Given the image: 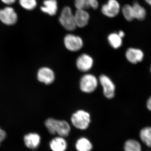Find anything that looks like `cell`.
<instances>
[{"mask_svg":"<svg viewBox=\"0 0 151 151\" xmlns=\"http://www.w3.org/2000/svg\"><path fill=\"white\" fill-rule=\"evenodd\" d=\"M45 126L50 134H58L59 137H66L70 134L71 128L68 122L65 120H60L49 118L45 120Z\"/></svg>","mask_w":151,"mask_h":151,"instance_id":"obj_1","label":"cell"},{"mask_svg":"<svg viewBox=\"0 0 151 151\" xmlns=\"http://www.w3.org/2000/svg\"><path fill=\"white\" fill-rule=\"evenodd\" d=\"M70 120L73 127L81 130H86L91 122V116L88 112L84 110L76 111L72 114Z\"/></svg>","mask_w":151,"mask_h":151,"instance_id":"obj_2","label":"cell"},{"mask_svg":"<svg viewBox=\"0 0 151 151\" xmlns=\"http://www.w3.org/2000/svg\"><path fill=\"white\" fill-rule=\"evenodd\" d=\"M59 21L65 29L69 31L74 30L77 27L74 14L71 8L67 6L63 8L61 11Z\"/></svg>","mask_w":151,"mask_h":151,"instance_id":"obj_3","label":"cell"},{"mask_svg":"<svg viewBox=\"0 0 151 151\" xmlns=\"http://www.w3.org/2000/svg\"><path fill=\"white\" fill-rule=\"evenodd\" d=\"M79 85L80 89L82 92L86 93H92L97 89L98 81L94 75L87 73L81 77Z\"/></svg>","mask_w":151,"mask_h":151,"instance_id":"obj_4","label":"cell"},{"mask_svg":"<svg viewBox=\"0 0 151 151\" xmlns=\"http://www.w3.org/2000/svg\"><path fill=\"white\" fill-rule=\"evenodd\" d=\"M99 82L103 87V94L108 99H112L115 96L116 86L110 77L102 74L99 77Z\"/></svg>","mask_w":151,"mask_h":151,"instance_id":"obj_5","label":"cell"},{"mask_svg":"<svg viewBox=\"0 0 151 151\" xmlns=\"http://www.w3.org/2000/svg\"><path fill=\"white\" fill-rule=\"evenodd\" d=\"M64 43L66 49L72 52L78 51L83 46V41L81 37L70 34L65 36Z\"/></svg>","mask_w":151,"mask_h":151,"instance_id":"obj_6","label":"cell"},{"mask_svg":"<svg viewBox=\"0 0 151 151\" xmlns=\"http://www.w3.org/2000/svg\"><path fill=\"white\" fill-rule=\"evenodd\" d=\"M17 15L14 9L11 7H6L0 10V20L7 25H13L17 21Z\"/></svg>","mask_w":151,"mask_h":151,"instance_id":"obj_7","label":"cell"},{"mask_svg":"<svg viewBox=\"0 0 151 151\" xmlns=\"http://www.w3.org/2000/svg\"><path fill=\"white\" fill-rule=\"evenodd\" d=\"M121 6L117 0H108L106 4L103 5L101 8L102 13L109 18L115 17L119 14Z\"/></svg>","mask_w":151,"mask_h":151,"instance_id":"obj_8","label":"cell"},{"mask_svg":"<svg viewBox=\"0 0 151 151\" xmlns=\"http://www.w3.org/2000/svg\"><path fill=\"white\" fill-rule=\"evenodd\" d=\"M125 57L130 63L137 64L143 61L145 54L140 49L131 47L126 50Z\"/></svg>","mask_w":151,"mask_h":151,"instance_id":"obj_9","label":"cell"},{"mask_svg":"<svg viewBox=\"0 0 151 151\" xmlns=\"http://www.w3.org/2000/svg\"><path fill=\"white\" fill-rule=\"evenodd\" d=\"M37 78L38 81L46 85L53 83L55 75L53 70L48 67L41 68L38 71Z\"/></svg>","mask_w":151,"mask_h":151,"instance_id":"obj_10","label":"cell"},{"mask_svg":"<svg viewBox=\"0 0 151 151\" xmlns=\"http://www.w3.org/2000/svg\"><path fill=\"white\" fill-rule=\"evenodd\" d=\"M93 58L89 55L83 53L78 56L76 61V65L77 68L82 72H85L89 71L93 66Z\"/></svg>","mask_w":151,"mask_h":151,"instance_id":"obj_11","label":"cell"},{"mask_svg":"<svg viewBox=\"0 0 151 151\" xmlns=\"http://www.w3.org/2000/svg\"><path fill=\"white\" fill-rule=\"evenodd\" d=\"M24 142L28 148L35 150L38 147L41 142L40 135L36 133H29L24 137Z\"/></svg>","mask_w":151,"mask_h":151,"instance_id":"obj_12","label":"cell"},{"mask_svg":"<svg viewBox=\"0 0 151 151\" xmlns=\"http://www.w3.org/2000/svg\"><path fill=\"white\" fill-rule=\"evenodd\" d=\"M74 15L77 27L83 28L88 24L90 16L87 11L85 10L76 9Z\"/></svg>","mask_w":151,"mask_h":151,"instance_id":"obj_13","label":"cell"},{"mask_svg":"<svg viewBox=\"0 0 151 151\" xmlns=\"http://www.w3.org/2000/svg\"><path fill=\"white\" fill-rule=\"evenodd\" d=\"M40 9L44 13L47 14L50 16H54L56 14L58 5L57 0H45L43 5L41 6Z\"/></svg>","mask_w":151,"mask_h":151,"instance_id":"obj_14","label":"cell"},{"mask_svg":"<svg viewBox=\"0 0 151 151\" xmlns=\"http://www.w3.org/2000/svg\"><path fill=\"white\" fill-rule=\"evenodd\" d=\"M50 147L52 151H65L67 148V142L63 137H55L50 141Z\"/></svg>","mask_w":151,"mask_h":151,"instance_id":"obj_15","label":"cell"},{"mask_svg":"<svg viewBox=\"0 0 151 151\" xmlns=\"http://www.w3.org/2000/svg\"><path fill=\"white\" fill-rule=\"evenodd\" d=\"M74 3L76 9L86 10L90 8L97 9L99 7L98 0H74Z\"/></svg>","mask_w":151,"mask_h":151,"instance_id":"obj_16","label":"cell"},{"mask_svg":"<svg viewBox=\"0 0 151 151\" xmlns=\"http://www.w3.org/2000/svg\"><path fill=\"white\" fill-rule=\"evenodd\" d=\"M132 6L134 18L139 21L144 20L147 15V12L145 8L141 6L137 1L134 2Z\"/></svg>","mask_w":151,"mask_h":151,"instance_id":"obj_17","label":"cell"},{"mask_svg":"<svg viewBox=\"0 0 151 151\" xmlns=\"http://www.w3.org/2000/svg\"><path fill=\"white\" fill-rule=\"evenodd\" d=\"M75 147L77 151H91L93 146L87 138L83 137L79 138L76 141Z\"/></svg>","mask_w":151,"mask_h":151,"instance_id":"obj_18","label":"cell"},{"mask_svg":"<svg viewBox=\"0 0 151 151\" xmlns=\"http://www.w3.org/2000/svg\"><path fill=\"white\" fill-rule=\"evenodd\" d=\"M108 40L111 47L118 49L123 45V39L119 36L118 33H112L108 37Z\"/></svg>","mask_w":151,"mask_h":151,"instance_id":"obj_19","label":"cell"},{"mask_svg":"<svg viewBox=\"0 0 151 151\" xmlns=\"http://www.w3.org/2000/svg\"><path fill=\"white\" fill-rule=\"evenodd\" d=\"M141 140L147 147L151 148V127H144L139 134Z\"/></svg>","mask_w":151,"mask_h":151,"instance_id":"obj_20","label":"cell"},{"mask_svg":"<svg viewBox=\"0 0 151 151\" xmlns=\"http://www.w3.org/2000/svg\"><path fill=\"white\" fill-rule=\"evenodd\" d=\"M124 151H142L140 143L136 140L130 139L125 142Z\"/></svg>","mask_w":151,"mask_h":151,"instance_id":"obj_21","label":"cell"},{"mask_svg":"<svg viewBox=\"0 0 151 151\" xmlns=\"http://www.w3.org/2000/svg\"><path fill=\"white\" fill-rule=\"evenodd\" d=\"M122 11L124 17L127 21L132 22L134 19L132 5L128 4H125L122 7Z\"/></svg>","mask_w":151,"mask_h":151,"instance_id":"obj_22","label":"cell"},{"mask_svg":"<svg viewBox=\"0 0 151 151\" xmlns=\"http://www.w3.org/2000/svg\"><path fill=\"white\" fill-rule=\"evenodd\" d=\"M22 7L27 10H32L37 5V0H19Z\"/></svg>","mask_w":151,"mask_h":151,"instance_id":"obj_23","label":"cell"},{"mask_svg":"<svg viewBox=\"0 0 151 151\" xmlns=\"http://www.w3.org/2000/svg\"><path fill=\"white\" fill-rule=\"evenodd\" d=\"M6 137V132L0 128V145Z\"/></svg>","mask_w":151,"mask_h":151,"instance_id":"obj_24","label":"cell"},{"mask_svg":"<svg viewBox=\"0 0 151 151\" xmlns=\"http://www.w3.org/2000/svg\"><path fill=\"white\" fill-rule=\"evenodd\" d=\"M146 107L149 111L151 112V96L149 97L146 102Z\"/></svg>","mask_w":151,"mask_h":151,"instance_id":"obj_25","label":"cell"},{"mask_svg":"<svg viewBox=\"0 0 151 151\" xmlns=\"http://www.w3.org/2000/svg\"><path fill=\"white\" fill-rule=\"evenodd\" d=\"M3 3L7 5H11L14 4L16 0H1Z\"/></svg>","mask_w":151,"mask_h":151,"instance_id":"obj_26","label":"cell"},{"mask_svg":"<svg viewBox=\"0 0 151 151\" xmlns=\"http://www.w3.org/2000/svg\"><path fill=\"white\" fill-rule=\"evenodd\" d=\"M118 35H119V36L120 37H122V39L125 36V33L123 31L120 30L118 33Z\"/></svg>","mask_w":151,"mask_h":151,"instance_id":"obj_27","label":"cell"},{"mask_svg":"<svg viewBox=\"0 0 151 151\" xmlns=\"http://www.w3.org/2000/svg\"><path fill=\"white\" fill-rule=\"evenodd\" d=\"M147 4H148L149 5L151 6V0H145Z\"/></svg>","mask_w":151,"mask_h":151,"instance_id":"obj_28","label":"cell"},{"mask_svg":"<svg viewBox=\"0 0 151 151\" xmlns=\"http://www.w3.org/2000/svg\"><path fill=\"white\" fill-rule=\"evenodd\" d=\"M150 72L151 74V65L150 66Z\"/></svg>","mask_w":151,"mask_h":151,"instance_id":"obj_29","label":"cell"}]
</instances>
